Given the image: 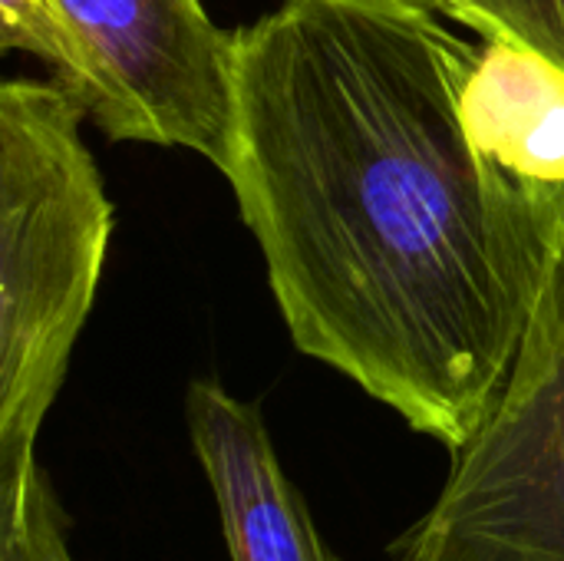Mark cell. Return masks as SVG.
Instances as JSON below:
<instances>
[{
	"mask_svg": "<svg viewBox=\"0 0 564 561\" xmlns=\"http://www.w3.org/2000/svg\"><path fill=\"white\" fill-rule=\"evenodd\" d=\"M423 0H284L235 33L225 179L294 347L459 453L499 400L564 222L463 126L479 56Z\"/></svg>",
	"mask_w": 564,
	"mask_h": 561,
	"instance_id": "1",
	"label": "cell"
},
{
	"mask_svg": "<svg viewBox=\"0 0 564 561\" xmlns=\"http://www.w3.org/2000/svg\"><path fill=\"white\" fill-rule=\"evenodd\" d=\"M59 83L0 86V463L36 453L106 268L112 205Z\"/></svg>",
	"mask_w": 564,
	"mask_h": 561,
	"instance_id": "2",
	"label": "cell"
},
{
	"mask_svg": "<svg viewBox=\"0 0 564 561\" xmlns=\"http://www.w3.org/2000/svg\"><path fill=\"white\" fill-rule=\"evenodd\" d=\"M390 561H564V251L509 380Z\"/></svg>",
	"mask_w": 564,
	"mask_h": 561,
	"instance_id": "3",
	"label": "cell"
},
{
	"mask_svg": "<svg viewBox=\"0 0 564 561\" xmlns=\"http://www.w3.org/2000/svg\"><path fill=\"white\" fill-rule=\"evenodd\" d=\"M83 40L89 119L116 142L192 149L225 169L235 33L202 0H59Z\"/></svg>",
	"mask_w": 564,
	"mask_h": 561,
	"instance_id": "4",
	"label": "cell"
},
{
	"mask_svg": "<svg viewBox=\"0 0 564 561\" xmlns=\"http://www.w3.org/2000/svg\"><path fill=\"white\" fill-rule=\"evenodd\" d=\"M185 423L228 561H344L288 476L258 403L238 400L218 380H195Z\"/></svg>",
	"mask_w": 564,
	"mask_h": 561,
	"instance_id": "5",
	"label": "cell"
},
{
	"mask_svg": "<svg viewBox=\"0 0 564 561\" xmlns=\"http://www.w3.org/2000/svg\"><path fill=\"white\" fill-rule=\"evenodd\" d=\"M459 109L476 155L564 222V73L506 40H486Z\"/></svg>",
	"mask_w": 564,
	"mask_h": 561,
	"instance_id": "6",
	"label": "cell"
},
{
	"mask_svg": "<svg viewBox=\"0 0 564 561\" xmlns=\"http://www.w3.org/2000/svg\"><path fill=\"white\" fill-rule=\"evenodd\" d=\"M69 526L36 453L0 463V561H79Z\"/></svg>",
	"mask_w": 564,
	"mask_h": 561,
	"instance_id": "7",
	"label": "cell"
},
{
	"mask_svg": "<svg viewBox=\"0 0 564 561\" xmlns=\"http://www.w3.org/2000/svg\"><path fill=\"white\" fill-rule=\"evenodd\" d=\"M0 46L23 50L50 63L56 69V83L66 86L89 109V96H93L89 60L59 0H0Z\"/></svg>",
	"mask_w": 564,
	"mask_h": 561,
	"instance_id": "8",
	"label": "cell"
},
{
	"mask_svg": "<svg viewBox=\"0 0 564 561\" xmlns=\"http://www.w3.org/2000/svg\"><path fill=\"white\" fill-rule=\"evenodd\" d=\"M443 13L482 40H506L564 73V0H449Z\"/></svg>",
	"mask_w": 564,
	"mask_h": 561,
	"instance_id": "9",
	"label": "cell"
},
{
	"mask_svg": "<svg viewBox=\"0 0 564 561\" xmlns=\"http://www.w3.org/2000/svg\"><path fill=\"white\" fill-rule=\"evenodd\" d=\"M423 3H430V7H433V10H440V13H443V7H446V3H449V0H423Z\"/></svg>",
	"mask_w": 564,
	"mask_h": 561,
	"instance_id": "10",
	"label": "cell"
}]
</instances>
